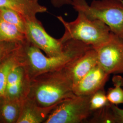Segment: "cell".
<instances>
[{"instance_id": "6da1fadb", "label": "cell", "mask_w": 123, "mask_h": 123, "mask_svg": "<svg viewBox=\"0 0 123 123\" xmlns=\"http://www.w3.org/2000/svg\"><path fill=\"white\" fill-rule=\"evenodd\" d=\"M64 43L63 53L57 56L49 57L27 40L22 43L19 48L22 64L31 80L44 73L61 69L92 48L75 40Z\"/></svg>"}, {"instance_id": "7a4b0ae2", "label": "cell", "mask_w": 123, "mask_h": 123, "mask_svg": "<svg viewBox=\"0 0 123 123\" xmlns=\"http://www.w3.org/2000/svg\"><path fill=\"white\" fill-rule=\"evenodd\" d=\"M73 85L64 67L40 75L31 80L27 98L41 107L54 105L76 96Z\"/></svg>"}, {"instance_id": "3957f363", "label": "cell", "mask_w": 123, "mask_h": 123, "mask_svg": "<svg viewBox=\"0 0 123 123\" xmlns=\"http://www.w3.org/2000/svg\"><path fill=\"white\" fill-rule=\"evenodd\" d=\"M64 27L63 35L59 38L62 43L70 40L79 41L96 49L106 43L110 38V28L98 19H92L81 12H78L76 19L66 21L61 16L57 17Z\"/></svg>"}, {"instance_id": "277c9868", "label": "cell", "mask_w": 123, "mask_h": 123, "mask_svg": "<svg viewBox=\"0 0 123 123\" xmlns=\"http://www.w3.org/2000/svg\"><path fill=\"white\" fill-rule=\"evenodd\" d=\"M72 6L77 12L104 22L123 39V0H93L90 5L86 0H73Z\"/></svg>"}, {"instance_id": "5b68a950", "label": "cell", "mask_w": 123, "mask_h": 123, "mask_svg": "<svg viewBox=\"0 0 123 123\" xmlns=\"http://www.w3.org/2000/svg\"><path fill=\"white\" fill-rule=\"evenodd\" d=\"M90 95L75 96L62 102L51 112L44 123H85L91 116Z\"/></svg>"}, {"instance_id": "8992f818", "label": "cell", "mask_w": 123, "mask_h": 123, "mask_svg": "<svg viewBox=\"0 0 123 123\" xmlns=\"http://www.w3.org/2000/svg\"><path fill=\"white\" fill-rule=\"evenodd\" d=\"M25 22V33L29 42L49 57L57 56L63 53L64 43L50 35L37 17L26 19Z\"/></svg>"}, {"instance_id": "52a82bcc", "label": "cell", "mask_w": 123, "mask_h": 123, "mask_svg": "<svg viewBox=\"0 0 123 123\" xmlns=\"http://www.w3.org/2000/svg\"><path fill=\"white\" fill-rule=\"evenodd\" d=\"M95 49L98 64L107 73L123 74V39L111 32L109 40Z\"/></svg>"}, {"instance_id": "ba28073f", "label": "cell", "mask_w": 123, "mask_h": 123, "mask_svg": "<svg viewBox=\"0 0 123 123\" xmlns=\"http://www.w3.org/2000/svg\"><path fill=\"white\" fill-rule=\"evenodd\" d=\"M31 82L22 65L15 67L8 76L3 96L9 99L23 101L28 96Z\"/></svg>"}, {"instance_id": "9c48e42d", "label": "cell", "mask_w": 123, "mask_h": 123, "mask_svg": "<svg viewBox=\"0 0 123 123\" xmlns=\"http://www.w3.org/2000/svg\"><path fill=\"white\" fill-rule=\"evenodd\" d=\"M110 74L98 64L94 67L87 74L73 86L76 96H88L104 88Z\"/></svg>"}, {"instance_id": "30bf717a", "label": "cell", "mask_w": 123, "mask_h": 123, "mask_svg": "<svg viewBox=\"0 0 123 123\" xmlns=\"http://www.w3.org/2000/svg\"><path fill=\"white\" fill-rule=\"evenodd\" d=\"M98 64L97 51L92 47L68 64L65 68L74 85Z\"/></svg>"}, {"instance_id": "8fae6325", "label": "cell", "mask_w": 123, "mask_h": 123, "mask_svg": "<svg viewBox=\"0 0 123 123\" xmlns=\"http://www.w3.org/2000/svg\"><path fill=\"white\" fill-rule=\"evenodd\" d=\"M59 104L49 107H41L33 100L26 98L23 101L17 123H44L51 112Z\"/></svg>"}, {"instance_id": "7c38bea8", "label": "cell", "mask_w": 123, "mask_h": 123, "mask_svg": "<svg viewBox=\"0 0 123 123\" xmlns=\"http://www.w3.org/2000/svg\"><path fill=\"white\" fill-rule=\"evenodd\" d=\"M0 7L13 10L25 20L36 18L38 13L47 12V8L40 4L38 0H0Z\"/></svg>"}, {"instance_id": "4fadbf2b", "label": "cell", "mask_w": 123, "mask_h": 123, "mask_svg": "<svg viewBox=\"0 0 123 123\" xmlns=\"http://www.w3.org/2000/svg\"><path fill=\"white\" fill-rule=\"evenodd\" d=\"M20 46L0 61V98L4 95L7 79L10 72L15 67L22 65Z\"/></svg>"}, {"instance_id": "5bb4252c", "label": "cell", "mask_w": 123, "mask_h": 123, "mask_svg": "<svg viewBox=\"0 0 123 123\" xmlns=\"http://www.w3.org/2000/svg\"><path fill=\"white\" fill-rule=\"evenodd\" d=\"M23 101L0 97V123H17Z\"/></svg>"}, {"instance_id": "9a60e30c", "label": "cell", "mask_w": 123, "mask_h": 123, "mask_svg": "<svg viewBox=\"0 0 123 123\" xmlns=\"http://www.w3.org/2000/svg\"><path fill=\"white\" fill-rule=\"evenodd\" d=\"M26 39L24 32L0 17V42L22 43Z\"/></svg>"}, {"instance_id": "2e32d148", "label": "cell", "mask_w": 123, "mask_h": 123, "mask_svg": "<svg viewBox=\"0 0 123 123\" xmlns=\"http://www.w3.org/2000/svg\"><path fill=\"white\" fill-rule=\"evenodd\" d=\"M112 81L114 87L109 88L106 92L108 99L112 105H123V78L116 75L113 77Z\"/></svg>"}, {"instance_id": "e0dca14e", "label": "cell", "mask_w": 123, "mask_h": 123, "mask_svg": "<svg viewBox=\"0 0 123 123\" xmlns=\"http://www.w3.org/2000/svg\"><path fill=\"white\" fill-rule=\"evenodd\" d=\"M0 17L6 22L17 26L25 33V19L18 12L9 8L0 7Z\"/></svg>"}, {"instance_id": "ac0fdd59", "label": "cell", "mask_w": 123, "mask_h": 123, "mask_svg": "<svg viewBox=\"0 0 123 123\" xmlns=\"http://www.w3.org/2000/svg\"><path fill=\"white\" fill-rule=\"evenodd\" d=\"M111 105L93 112L86 123H115Z\"/></svg>"}, {"instance_id": "d6986e66", "label": "cell", "mask_w": 123, "mask_h": 123, "mask_svg": "<svg viewBox=\"0 0 123 123\" xmlns=\"http://www.w3.org/2000/svg\"><path fill=\"white\" fill-rule=\"evenodd\" d=\"M111 104L108 100L104 88L101 89L90 95L89 106L92 112Z\"/></svg>"}, {"instance_id": "ffe728a7", "label": "cell", "mask_w": 123, "mask_h": 123, "mask_svg": "<svg viewBox=\"0 0 123 123\" xmlns=\"http://www.w3.org/2000/svg\"><path fill=\"white\" fill-rule=\"evenodd\" d=\"M22 43L0 42V61L9 53L18 49Z\"/></svg>"}, {"instance_id": "44dd1931", "label": "cell", "mask_w": 123, "mask_h": 123, "mask_svg": "<svg viewBox=\"0 0 123 123\" xmlns=\"http://www.w3.org/2000/svg\"><path fill=\"white\" fill-rule=\"evenodd\" d=\"M111 108L113 111L115 123H123V109L117 105H112Z\"/></svg>"}, {"instance_id": "7402d4cb", "label": "cell", "mask_w": 123, "mask_h": 123, "mask_svg": "<svg viewBox=\"0 0 123 123\" xmlns=\"http://www.w3.org/2000/svg\"><path fill=\"white\" fill-rule=\"evenodd\" d=\"M53 6L56 8H60L66 5H72L73 0H49Z\"/></svg>"}, {"instance_id": "603a6c76", "label": "cell", "mask_w": 123, "mask_h": 123, "mask_svg": "<svg viewBox=\"0 0 123 123\" xmlns=\"http://www.w3.org/2000/svg\"></svg>"}]
</instances>
